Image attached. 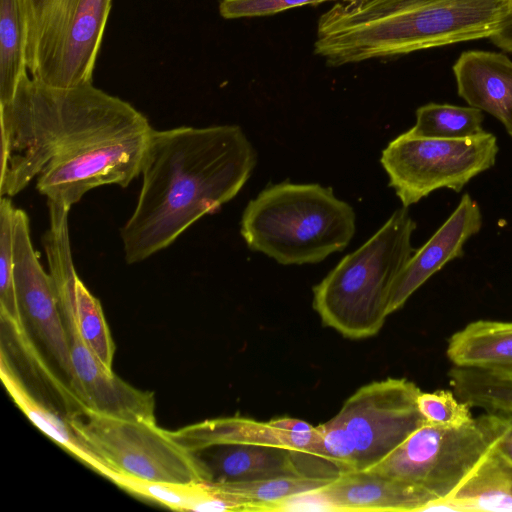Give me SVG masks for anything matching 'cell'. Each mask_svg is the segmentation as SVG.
<instances>
[{
  "instance_id": "obj_6",
  "label": "cell",
  "mask_w": 512,
  "mask_h": 512,
  "mask_svg": "<svg viewBox=\"0 0 512 512\" xmlns=\"http://www.w3.org/2000/svg\"><path fill=\"white\" fill-rule=\"evenodd\" d=\"M22 1L32 78L55 88L92 82L112 0Z\"/></svg>"
},
{
  "instance_id": "obj_12",
  "label": "cell",
  "mask_w": 512,
  "mask_h": 512,
  "mask_svg": "<svg viewBox=\"0 0 512 512\" xmlns=\"http://www.w3.org/2000/svg\"><path fill=\"white\" fill-rule=\"evenodd\" d=\"M152 129L149 125L106 137L70 159L45 166L36 177L37 190L48 202L70 209L96 187L128 186L141 174Z\"/></svg>"
},
{
  "instance_id": "obj_27",
  "label": "cell",
  "mask_w": 512,
  "mask_h": 512,
  "mask_svg": "<svg viewBox=\"0 0 512 512\" xmlns=\"http://www.w3.org/2000/svg\"><path fill=\"white\" fill-rule=\"evenodd\" d=\"M9 197L0 201V314L1 322L26 328L18 306L14 276V214Z\"/></svg>"
},
{
  "instance_id": "obj_10",
  "label": "cell",
  "mask_w": 512,
  "mask_h": 512,
  "mask_svg": "<svg viewBox=\"0 0 512 512\" xmlns=\"http://www.w3.org/2000/svg\"><path fill=\"white\" fill-rule=\"evenodd\" d=\"M45 253L70 348L74 372L71 391L83 409L118 418L156 422L154 393L136 389L115 373L109 374L79 333L75 314L78 275L70 243L52 242Z\"/></svg>"
},
{
  "instance_id": "obj_29",
  "label": "cell",
  "mask_w": 512,
  "mask_h": 512,
  "mask_svg": "<svg viewBox=\"0 0 512 512\" xmlns=\"http://www.w3.org/2000/svg\"><path fill=\"white\" fill-rule=\"evenodd\" d=\"M317 428L316 458L329 463L339 475L357 471L356 449L346 427L334 416Z\"/></svg>"
},
{
  "instance_id": "obj_15",
  "label": "cell",
  "mask_w": 512,
  "mask_h": 512,
  "mask_svg": "<svg viewBox=\"0 0 512 512\" xmlns=\"http://www.w3.org/2000/svg\"><path fill=\"white\" fill-rule=\"evenodd\" d=\"M480 206L465 193L457 207L436 232L415 250L396 278L389 300V315L447 263L464 256V245L482 227Z\"/></svg>"
},
{
  "instance_id": "obj_22",
  "label": "cell",
  "mask_w": 512,
  "mask_h": 512,
  "mask_svg": "<svg viewBox=\"0 0 512 512\" xmlns=\"http://www.w3.org/2000/svg\"><path fill=\"white\" fill-rule=\"evenodd\" d=\"M26 20L22 0H0V104L9 103L27 76Z\"/></svg>"
},
{
  "instance_id": "obj_20",
  "label": "cell",
  "mask_w": 512,
  "mask_h": 512,
  "mask_svg": "<svg viewBox=\"0 0 512 512\" xmlns=\"http://www.w3.org/2000/svg\"><path fill=\"white\" fill-rule=\"evenodd\" d=\"M446 354L454 366L512 380V322L473 321L449 338Z\"/></svg>"
},
{
  "instance_id": "obj_25",
  "label": "cell",
  "mask_w": 512,
  "mask_h": 512,
  "mask_svg": "<svg viewBox=\"0 0 512 512\" xmlns=\"http://www.w3.org/2000/svg\"><path fill=\"white\" fill-rule=\"evenodd\" d=\"M415 125L407 130L413 136L463 139L483 133V111L472 106L428 103L416 110Z\"/></svg>"
},
{
  "instance_id": "obj_7",
  "label": "cell",
  "mask_w": 512,
  "mask_h": 512,
  "mask_svg": "<svg viewBox=\"0 0 512 512\" xmlns=\"http://www.w3.org/2000/svg\"><path fill=\"white\" fill-rule=\"evenodd\" d=\"M510 427L508 416L487 412L457 428L425 423L367 471L414 486L431 501L445 499L467 479Z\"/></svg>"
},
{
  "instance_id": "obj_18",
  "label": "cell",
  "mask_w": 512,
  "mask_h": 512,
  "mask_svg": "<svg viewBox=\"0 0 512 512\" xmlns=\"http://www.w3.org/2000/svg\"><path fill=\"white\" fill-rule=\"evenodd\" d=\"M211 473V482L252 481L304 475L290 449L250 444L215 445L197 452Z\"/></svg>"
},
{
  "instance_id": "obj_13",
  "label": "cell",
  "mask_w": 512,
  "mask_h": 512,
  "mask_svg": "<svg viewBox=\"0 0 512 512\" xmlns=\"http://www.w3.org/2000/svg\"><path fill=\"white\" fill-rule=\"evenodd\" d=\"M14 276L18 306L25 326L30 325L66 375L70 387L74 372L54 284L33 247L29 218L24 210L18 208L14 214Z\"/></svg>"
},
{
  "instance_id": "obj_32",
  "label": "cell",
  "mask_w": 512,
  "mask_h": 512,
  "mask_svg": "<svg viewBox=\"0 0 512 512\" xmlns=\"http://www.w3.org/2000/svg\"><path fill=\"white\" fill-rule=\"evenodd\" d=\"M273 511H330L337 512L334 505L320 489L302 492L275 504Z\"/></svg>"
},
{
  "instance_id": "obj_30",
  "label": "cell",
  "mask_w": 512,
  "mask_h": 512,
  "mask_svg": "<svg viewBox=\"0 0 512 512\" xmlns=\"http://www.w3.org/2000/svg\"><path fill=\"white\" fill-rule=\"evenodd\" d=\"M417 407L426 423L440 427L457 428L473 419L471 407L448 390L421 391L417 397Z\"/></svg>"
},
{
  "instance_id": "obj_34",
  "label": "cell",
  "mask_w": 512,
  "mask_h": 512,
  "mask_svg": "<svg viewBox=\"0 0 512 512\" xmlns=\"http://www.w3.org/2000/svg\"><path fill=\"white\" fill-rule=\"evenodd\" d=\"M496 447L505 457L512 461V422L511 427L503 435Z\"/></svg>"
},
{
  "instance_id": "obj_26",
  "label": "cell",
  "mask_w": 512,
  "mask_h": 512,
  "mask_svg": "<svg viewBox=\"0 0 512 512\" xmlns=\"http://www.w3.org/2000/svg\"><path fill=\"white\" fill-rule=\"evenodd\" d=\"M75 314L79 333L109 374L113 372L115 344L100 301L78 277L75 286Z\"/></svg>"
},
{
  "instance_id": "obj_35",
  "label": "cell",
  "mask_w": 512,
  "mask_h": 512,
  "mask_svg": "<svg viewBox=\"0 0 512 512\" xmlns=\"http://www.w3.org/2000/svg\"><path fill=\"white\" fill-rule=\"evenodd\" d=\"M506 416H508V417H509V419H510V420H511V422H512V415H506Z\"/></svg>"
},
{
  "instance_id": "obj_2",
  "label": "cell",
  "mask_w": 512,
  "mask_h": 512,
  "mask_svg": "<svg viewBox=\"0 0 512 512\" xmlns=\"http://www.w3.org/2000/svg\"><path fill=\"white\" fill-rule=\"evenodd\" d=\"M0 195L11 197L43 168L70 159L106 137L150 125L130 103L92 82L55 88L25 76L0 104Z\"/></svg>"
},
{
  "instance_id": "obj_23",
  "label": "cell",
  "mask_w": 512,
  "mask_h": 512,
  "mask_svg": "<svg viewBox=\"0 0 512 512\" xmlns=\"http://www.w3.org/2000/svg\"><path fill=\"white\" fill-rule=\"evenodd\" d=\"M334 479L292 475L252 481L212 483L226 498L241 504L245 511L267 512L273 511L275 504L283 499L302 492L320 489Z\"/></svg>"
},
{
  "instance_id": "obj_9",
  "label": "cell",
  "mask_w": 512,
  "mask_h": 512,
  "mask_svg": "<svg viewBox=\"0 0 512 512\" xmlns=\"http://www.w3.org/2000/svg\"><path fill=\"white\" fill-rule=\"evenodd\" d=\"M499 146L484 131L463 139L418 137L407 131L383 150L381 164L403 207L418 203L432 192H460L474 177L492 168Z\"/></svg>"
},
{
  "instance_id": "obj_21",
  "label": "cell",
  "mask_w": 512,
  "mask_h": 512,
  "mask_svg": "<svg viewBox=\"0 0 512 512\" xmlns=\"http://www.w3.org/2000/svg\"><path fill=\"white\" fill-rule=\"evenodd\" d=\"M445 500L452 511L512 512V461L495 446Z\"/></svg>"
},
{
  "instance_id": "obj_19",
  "label": "cell",
  "mask_w": 512,
  "mask_h": 512,
  "mask_svg": "<svg viewBox=\"0 0 512 512\" xmlns=\"http://www.w3.org/2000/svg\"><path fill=\"white\" fill-rule=\"evenodd\" d=\"M0 378L14 403L39 430L85 465L114 483L119 474L80 438L66 416L61 417L35 398L15 371L3 349Z\"/></svg>"
},
{
  "instance_id": "obj_33",
  "label": "cell",
  "mask_w": 512,
  "mask_h": 512,
  "mask_svg": "<svg viewBox=\"0 0 512 512\" xmlns=\"http://www.w3.org/2000/svg\"><path fill=\"white\" fill-rule=\"evenodd\" d=\"M489 39L498 48L512 53V0Z\"/></svg>"
},
{
  "instance_id": "obj_11",
  "label": "cell",
  "mask_w": 512,
  "mask_h": 512,
  "mask_svg": "<svg viewBox=\"0 0 512 512\" xmlns=\"http://www.w3.org/2000/svg\"><path fill=\"white\" fill-rule=\"evenodd\" d=\"M420 392L405 378H387L360 387L343 403L335 417L353 440L357 471L378 464L426 423L417 407Z\"/></svg>"
},
{
  "instance_id": "obj_3",
  "label": "cell",
  "mask_w": 512,
  "mask_h": 512,
  "mask_svg": "<svg viewBox=\"0 0 512 512\" xmlns=\"http://www.w3.org/2000/svg\"><path fill=\"white\" fill-rule=\"evenodd\" d=\"M509 0H356L321 15L315 53L331 66L489 38Z\"/></svg>"
},
{
  "instance_id": "obj_17",
  "label": "cell",
  "mask_w": 512,
  "mask_h": 512,
  "mask_svg": "<svg viewBox=\"0 0 512 512\" xmlns=\"http://www.w3.org/2000/svg\"><path fill=\"white\" fill-rule=\"evenodd\" d=\"M323 491L337 512L420 511L431 501L414 486L367 470L340 475Z\"/></svg>"
},
{
  "instance_id": "obj_4",
  "label": "cell",
  "mask_w": 512,
  "mask_h": 512,
  "mask_svg": "<svg viewBox=\"0 0 512 512\" xmlns=\"http://www.w3.org/2000/svg\"><path fill=\"white\" fill-rule=\"evenodd\" d=\"M356 231V215L333 190L282 182L249 201L240 232L247 246L283 265L318 263L342 251Z\"/></svg>"
},
{
  "instance_id": "obj_1",
  "label": "cell",
  "mask_w": 512,
  "mask_h": 512,
  "mask_svg": "<svg viewBox=\"0 0 512 512\" xmlns=\"http://www.w3.org/2000/svg\"><path fill=\"white\" fill-rule=\"evenodd\" d=\"M256 162L237 125L152 129L138 200L120 231L126 262L146 260L217 212L243 188Z\"/></svg>"
},
{
  "instance_id": "obj_14",
  "label": "cell",
  "mask_w": 512,
  "mask_h": 512,
  "mask_svg": "<svg viewBox=\"0 0 512 512\" xmlns=\"http://www.w3.org/2000/svg\"><path fill=\"white\" fill-rule=\"evenodd\" d=\"M171 434L193 452L215 445L250 444L284 447L316 458L319 442L317 426L290 417L266 422L241 416L215 418L171 431Z\"/></svg>"
},
{
  "instance_id": "obj_28",
  "label": "cell",
  "mask_w": 512,
  "mask_h": 512,
  "mask_svg": "<svg viewBox=\"0 0 512 512\" xmlns=\"http://www.w3.org/2000/svg\"><path fill=\"white\" fill-rule=\"evenodd\" d=\"M116 485L176 511H197L203 500L205 482L190 484L159 483L119 474Z\"/></svg>"
},
{
  "instance_id": "obj_24",
  "label": "cell",
  "mask_w": 512,
  "mask_h": 512,
  "mask_svg": "<svg viewBox=\"0 0 512 512\" xmlns=\"http://www.w3.org/2000/svg\"><path fill=\"white\" fill-rule=\"evenodd\" d=\"M455 396L470 407L487 413L512 415V380L467 367L454 366L448 372Z\"/></svg>"
},
{
  "instance_id": "obj_5",
  "label": "cell",
  "mask_w": 512,
  "mask_h": 512,
  "mask_svg": "<svg viewBox=\"0 0 512 512\" xmlns=\"http://www.w3.org/2000/svg\"><path fill=\"white\" fill-rule=\"evenodd\" d=\"M416 223L407 207L393 212L362 246L343 257L313 287L322 324L349 339L376 335L387 316L393 284L415 249Z\"/></svg>"
},
{
  "instance_id": "obj_31",
  "label": "cell",
  "mask_w": 512,
  "mask_h": 512,
  "mask_svg": "<svg viewBox=\"0 0 512 512\" xmlns=\"http://www.w3.org/2000/svg\"><path fill=\"white\" fill-rule=\"evenodd\" d=\"M329 1L356 0H222L219 4V13L225 19L269 16L291 8Z\"/></svg>"
},
{
  "instance_id": "obj_8",
  "label": "cell",
  "mask_w": 512,
  "mask_h": 512,
  "mask_svg": "<svg viewBox=\"0 0 512 512\" xmlns=\"http://www.w3.org/2000/svg\"><path fill=\"white\" fill-rule=\"evenodd\" d=\"M66 418L80 438L118 474L159 483L212 481L198 453L187 449L156 422L118 418L90 409L75 410Z\"/></svg>"
},
{
  "instance_id": "obj_16",
  "label": "cell",
  "mask_w": 512,
  "mask_h": 512,
  "mask_svg": "<svg viewBox=\"0 0 512 512\" xmlns=\"http://www.w3.org/2000/svg\"><path fill=\"white\" fill-rule=\"evenodd\" d=\"M452 70L458 95L499 120L512 138V61L502 53L465 51Z\"/></svg>"
}]
</instances>
